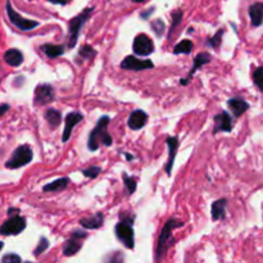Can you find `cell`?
I'll return each instance as SVG.
<instances>
[{
	"label": "cell",
	"mask_w": 263,
	"mask_h": 263,
	"mask_svg": "<svg viewBox=\"0 0 263 263\" xmlns=\"http://www.w3.org/2000/svg\"><path fill=\"white\" fill-rule=\"evenodd\" d=\"M13 213H15V215H18L19 213V210H17V208H9L8 210V215H12Z\"/></svg>",
	"instance_id": "obj_38"
},
{
	"label": "cell",
	"mask_w": 263,
	"mask_h": 263,
	"mask_svg": "<svg viewBox=\"0 0 263 263\" xmlns=\"http://www.w3.org/2000/svg\"><path fill=\"white\" fill-rule=\"evenodd\" d=\"M103 224H104V215L100 212L80 220L81 226L87 229V230H96V229L102 228Z\"/></svg>",
	"instance_id": "obj_18"
},
{
	"label": "cell",
	"mask_w": 263,
	"mask_h": 263,
	"mask_svg": "<svg viewBox=\"0 0 263 263\" xmlns=\"http://www.w3.org/2000/svg\"><path fill=\"white\" fill-rule=\"evenodd\" d=\"M3 247H4V243L3 242H0V251L3 249Z\"/></svg>",
	"instance_id": "obj_42"
},
{
	"label": "cell",
	"mask_w": 263,
	"mask_h": 263,
	"mask_svg": "<svg viewBox=\"0 0 263 263\" xmlns=\"http://www.w3.org/2000/svg\"><path fill=\"white\" fill-rule=\"evenodd\" d=\"M123 154H125V157L127 158V161H132V159H134V157H132L131 154H127V153H123Z\"/></svg>",
	"instance_id": "obj_40"
},
{
	"label": "cell",
	"mask_w": 263,
	"mask_h": 263,
	"mask_svg": "<svg viewBox=\"0 0 263 263\" xmlns=\"http://www.w3.org/2000/svg\"><path fill=\"white\" fill-rule=\"evenodd\" d=\"M121 68L127 71H144V69L154 68L152 60H140L134 55H127L121 63Z\"/></svg>",
	"instance_id": "obj_11"
},
{
	"label": "cell",
	"mask_w": 263,
	"mask_h": 263,
	"mask_svg": "<svg viewBox=\"0 0 263 263\" xmlns=\"http://www.w3.org/2000/svg\"><path fill=\"white\" fill-rule=\"evenodd\" d=\"M135 3H143V1H145V0H134Z\"/></svg>",
	"instance_id": "obj_41"
},
{
	"label": "cell",
	"mask_w": 263,
	"mask_h": 263,
	"mask_svg": "<svg viewBox=\"0 0 263 263\" xmlns=\"http://www.w3.org/2000/svg\"><path fill=\"white\" fill-rule=\"evenodd\" d=\"M253 82L260 89V91H263V66L257 67L255 69V72H253Z\"/></svg>",
	"instance_id": "obj_29"
},
{
	"label": "cell",
	"mask_w": 263,
	"mask_h": 263,
	"mask_svg": "<svg viewBox=\"0 0 263 263\" xmlns=\"http://www.w3.org/2000/svg\"><path fill=\"white\" fill-rule=\"evenodd\" d=\"M183 17H184L183 10H175V12L172 13V24H171L168 37H171L172 32H174V31L177 28V26H179V24L181 23V21H183Z\"/></svg>",
	"instance_id": "obj_28"
},
{
	"label": "cell",
	"mask_w": 263,
	"mask_h": 263,
	"mask_svg": "<svg viewBox=\"0 0 263 263\" xmlns=\"http://www.w3.org/2000/svg\"><path fill=\"white\" fill-rule=\"evenodd\" d=\"M228 107L230 108L231 113L235 118H239L240 116L246 113L249 109V103L246 102L243 98H230L228 100Z\"/></svg>",
	"instance_id": "obj_17"
},
{
	"label": "cell",
	"mask_w": 263,
	"mask_h": 263,
	"mask_svg": "<svg viewBox=\"0 0 263 263\" xmlns=\"http://www.w3.org/2000/svg\"><path fill=\"white\" fill-rule=\"evenodd\" d=\"M153 12V8L152 9H149V10H148V12H145V13H143V18H148V15H149V13H152Z\"/></svg>",
	"instance_id": "obj_39"
},
{
	"label": "cell",
	"mask_w": 263,
	"mask_h": 263,
	"mask_svg": "<svg viewBox=\"0 0 263 263\" xmlns=\"http://www.w3.org/2000/svg\"><path fill=\"white\" fill-rule=\"evenodd\" d=\"M93 10H94L93 6H91V8L84 9L80 14L73 17L71 21H69V23H68V48L69 49L75 48L76 46L81 30H82L84 24L86 23V21L90 18V15H91Z\"/></svg>",
	"instance_id": "obj_4"
},
{
	"label": "cell",
	"mask_w": 263,
	"mask_h": 263,
	"mask_svg": "<svg viewBox=\"0 0 263 263\" xmlns=\"http://www.w3.org/2000/svg\"><path fill=\"white\" fill-rule=\"evenodd\" d=\"M26 229V220L21 216H12L0 226V235L4 237H14L21 234Z\"/></svg>",
	"instance_id": "obj_8"
},
{
	"label": "cell",
	"mask_w": 263,
	"mask_h": 263,
	"mask_svg": "<svg viewBox=\"0 0 263 263\" xmlns=\"http://www.w3.org/2000/svg\"><path fill=\"white\" fill-rule=\"evenodd\" d=\"M41 50L46 57L54 59V58H58L64 54V46L57 44H44L41 46Z\"/></svg>",
	"instance_id": "obj_24"
},
{
	"label": "cell",
	"mask_w": 263,
	"mask_h": 263,
	"mask_svg": "<svg viewBox=\"0 0 263 263\" xmlns=\"http://www.w3.org/2000/svg\"><path fill=\"white\" fill-rule=\"evenodd\" d=\"M4 60L10 67H19L23 63V54L18 49H9L4 53Z\"/></svg>",
	"instance_id": "obj_22"
},
{
	"label": "cell",
	"mask_w": 263,
	"mask_h": 263,
	"mask_svg": "<svg viewBox=\"0 0 263 263\" xmlns=\"http://www.w3.org/2000/svg\"><path fill=\"white\" fill-rule=\"evenodd\" d=\"M87 238L86 231L82 230H73L69 237L68 240L64 242L63 244V255L67 257H72L76 253H78L81 248H82V242Z\"/></svg>",
	"instance_id": "obj_6"
},
{
	"label": "cell",
	"mask_w": 263,
	"mask_h": 263,
	"mask_svg": "<svg viewBox=\"0 0 263 263\" xmlns=\"http://www.w3.org/2000/svg\"><path fill=\"white\" fill-rule=\"evenodd\" d=\"M215 121V127H213L212 134L216 135L219 132H231L233 131V117L229 114V112H221L213 117Z\"/></svg>",
	"instance_id": "obj_12"
},
{
	"label": "cell",
	"mask_w": 263,
	"mask_h": 263,
	"mask_svg": "<svg viewBox=\"0 0 263 263\" xmlns=\"http://www.w3.org/2000/svg\"><path fill=\"white\" fill-rule=\"evenodd\" d=\"M55 98L54 94V87L49 84H40L36 86L35 93H33V104L35 105H45L51 103Z\"/></svg>",
	"instance_id": "obj_9"
},
{
	"label": "cell",
	"mask_w": 263,
	"mask_h": 263,
	"mask_svg": "<svg viewBox=\"0 0 263 263\" xmlns=\"http://www.w3.org/2000/svg\"><path fill=\"white\" fill-rule=\"evenodd\" d=\"M84 120V116L80 112H71V113L67 114L66 121H64V130H63L62 135V141L63 143H67L71 138L72 131L75 129V126H77L81 121Z\"/></svg>",
	"instance_id": "obj_14"
},
{
	"label": "cell",
	"mask_w": 263,
	"mask_h": 263,
	"mask_svg": "<svg viewBox=\"0 0 263 263\" xmlns=\"http://www.w3.org/2000/svg\"><path fill=\"white\" fill-rule=\"evenodd\" d=\"M45 120L48 122V125L50 126V129H57L58 126L62 122V112L54 108H49L48 111L45 112L44 114Z\"/></svg>",
	"instance_id": "obj_23"
},
{
	"label": "cell",
	"mask_w": 263,
	"mask_h": 263,
	"mask_svg": "<svg viewBox=\"0 0 263 263\" xmlns=\"http://www.w3.org/2000/svg\"><path fill=\"white\" fill-rule=\"evenodd\" d=\"M104 263H123V255L121 252H113L105 257Z\"/></svg>",
	"instance_id": "obj_33"
},
{
	"label": "cell",
	"mask_w": 263,
	"mask_h": 263,
	"mask_svg": "<svg viewBox=\"0 0 263 263\" xmlns=\"http://www.w3.org/2000/svg\"><path fill=\"white\" fill-rule=\"evenodd\" d=\"M5 8H6V14H8L9 21L12 22V24H14L18 30L31 31V30H33V28H36V27L39 26V22L32 21V19H27V18L22 17L21 14H18L14 9H13L12 4H10V1H9V0L6 1Z\"/></svg>",
	"instance_id": "obj_7"
},
{
	"label": "cell",
	"mask_w": 263,
	"mask_h": 263,
	"mask_svg": "<svg viewBox=\"0 0 263 263\" xmlns=\"http://www.w3.org/2000/svg\"><path fill=\"white\" fill-rule=\"evenodd\" d=\"M224 33H225L224 30L217 31V32H216V35L208 40V46H211V48H213V49H219L220 45H221L222 35H224Z\"/></svg>",
	"instance_id": "obj_32"
},
{
	"label": "cell",
	"mask_w": 263,
	"mask_h": 263,
	"mask_svg": "<svg viewBox=\"0 0 263 263\" xmlns=\"http://www.w3.org/2000/svg\"><path fill=\"white\" fill-rule=\"evenodd\" d=\"M134 221L135 215L122 212L120 213V222H117L116 228H114L117 239L120 240L127 249H134L135 247V233L134 228H132Z\"/></svg>",
	"instance_id": "obj_3"
},
{
	"label": "cell",
	"mask_w": 263,
	"mask_h": 263,
	"mask_svg": "<svg viewBox=\"0 0 263 263\" xmlns=\"http://www.w3.org/2000/svg\"><path fill=\"white\" fill-rule=\"evenodd\" d=\"M152 28L153 31L156 32V35L158 36V37H161V36L163 35V32H165V23H163V21H161V19H156V21L152 22Z\"/></svg>",
	"instance_id": "obj_34"
},
{
	"label": "cell",
	"mask_w": 263,
	"mask_h": 263,
	"mask_svg": "<svg viewBox=\"0 0 263 263\" xmlns=\"http://www.w3.org/2000/svg\"><path fill=\"white\" fill-rule=\"evenodd\" d=\"M9 111V105L8 104H0V116L5 114Z\"/></svg>",
	"instance_id": "obj_37"
},
{
	"label": "cell",
	"mask_w": 263,
	"mask_h": 263,
	"mask_svg": "<svg viewBox=\"0 0 263 263\" xmlns=\"http://www.w3.org/2000/svg\"><path fill=\"white\" fill-rule=\"evenodd\" d=\"M33 158V152L32 148L27 144L23 145H19L14 152L12 153L10 158L6 161L5 167L9 170H17V168H21L27 166L28 163H31Z\"/></svg>",
	"instance_id": "obj_5"
},
{
	"label": "cell",
	"mask_w": 263,
	"mask_h": 263,
	"mask_svg": "<svg viewBox=\"0 0 263 263\" xmlns=\"http://www.w3.org/2000/svg\"><path fill=\"white\" fill-rule=\"evenodd\" d=\"M48 248H49V240L45 237H41L39 240V244H37V247H36L35 251H33V256L39 257V256L42 255V253H44Z\"/></svg>",
	"instance_id": "obj_31"
},
{
	"label": "cell",
	"mask_w": 263,
	"mask_h": 263,
	"mask_svg": "<svg viewBox=\"0 0 263 263\" xmlns=\"http://www.w3.org/2000/svg\"><path fill=\"white\" fill-rule=\"evenodd\" d=\"M100 172H102V167H99V166H90V167L82 170V175L86 179H96L100 175Z\"/></svg>",
	"instance_id": "obj_30"
},
{
	"label": "cell",
	"mask_w": 263,
	"mask_h": 263,
	"mask_svg": "<svg viewBox=\"0 0 263 263\" xmlns=\"http://www.w3.org/2000/svg\"><path fill=\"white\" fill-rule=\"evenodd\" d=\"M123 179V184L126 186V190H127V194L132 195L135 192H136V188H138V184H136V180L134 177L129 176L127 174H123L122 176Z\"/></svg>",
	"instance_id": "obj_26"
},
{
	"label": "cell",
	"mask_w": 263,
	"mask_h": 263,
	"mask_svg": "<svg viewBox=\"0 0 263 263\" xmlns=\"http://www.w3.org/2000/svg\"><path fill=\"white\" fill-rule=\"evenodd\" d=\"M134 53L140 57H148L154 51V44L150 40V37L145 33H139L134 40V45H132Z\"/></svg>",
	"instance_id": "obj_10"
},
{
	"label": "cell",
	"mask_w": 263,
	"mask_h": 263,
	"mask_svg": "<svg viewBox=\"0 0 263 263\" xmlns=\"http://www.w3.org/2000/svg\"><path fill=\"white\" fill-rule=\"evenodd\" d=\"M71 184V180L68 177H60V179L54 180L50 184H46V185L42 188V192L45 193H59L63 192L64 189L68 188V185Z\"/></svg>",
	"instance_id": "obj_21"
},
{
	"label": "cell",
	"mask_w": 263,
	"mask_h": 263,
	"mask_svg": "<svg viewBox=\"0 0 263 263\" xmlns=\"http://www.w3.org/2000/svg\"><path fill=\"white\" fill-rule=\"evenodd\" d=\"M193 42L190 40H183V41H180L179 44L175 46L174 53L175 54H190L193 50Z\"/></svg>",
	"instance_id": "obj_25"
},
{
	"label": "cell",
	"mask_w": 263,
	"mask_h": 263,
	"mask_svg": "<svg viewBox=\"0 0 263 263\" xmlns=\"http://www.w3.org/2000/svg\"><path fill=\"white\" fill-rule=\"evenodd\" d=\"M226 207H228V199L226 198H221L219 201L213 202L212 207H211V215H212L213 221H220V220L225 219Z\"/></svg>",
	"instance_id": "obj_19"
},
{
	"label": "cell",
	"mask_w": 263,
	"mask_h": 263,
	"mask_svg": "<svg viewBox=\"0 0 263 263\" xmlns=\"http://www.w3.org/2000/svg\"><path fill=\"white\" fill-rule=\"evenodd\" d=\"M211 60H212V55H211L210 53H199L198 54L197 57L194 58V64H193L192 69L189 71L188 77L181 78V81H180V85L186 86V85L190 84V81H192L193 76L195 75V72L201 68V67H203V66H206V64H208V63H211Z\"/></svg>",
	"instance_id": "obj_13"
},
{
	"label": "cell",
	"mask_w": 263,
	"mask_h": 263,
	"mask_svg": "<svg viewBox=\"0 0 263 263\" xmlns=\"http://www.w3.org/2000/svg\"><path fill=\"white\" fill-rule=\"evenodd\" d=\"M95 54L96 51L94 50L93 46H90V45H84V46H81L80 50H78V55L85 60H91L95 57Z\"/></svg>",
	"instance_id": "obj_27"
},
{
	"label": "cell",
	"mask_w": 263,
	"mask_h": 263,
	"mask_svg": "<svg viewBox=\"0 0 263 263\" xmlns=\"http://www.w3.org/2000/svg\"><path fill=\"white\" fill-rule=\"evenodd\" d=\"M148 122V114L145 113L141 109H136V111L131 112L129 117V121H127V125L131 130L134 131H138V130L143 129L144 126L147 125Z\"/></svg>",
	"instance_id": "obj_16"
},
{
	"label": "cell",
	"mask_w": 263,
	"mask_h": 263,
	"mask_svg": "<svg viewBox=\"0 0 263 263\" xmlns=\"http://www.w3.org/2000/svg\"><path fill=\"white\" fill-rule=\"evenodd\" d=\"M166 143H167V148H168V159H167V163H166L165 171L168 176H171V175H172V168H174L175 159H176L177 156V149H179V145H180L179 138H177V136H168Z\"/></svg>",
	"instance_id": "obj_15"
},
{
	"label": "cell",
	"mask_w": 263,
	"mask_h": 263,
	"mask_svg": "<svg viewBox=\"0 0 263 263\" xmlns=\"http://www.w3.org/2000/svg\"><path fill=\"white\" fill-rule=\"evenodd\" d=\"M184 222L180 221L177 219H170L165 224L163 229H162L161 234H159L158 238V243H157V249H156V261L157 262H161L166 258V255H167L168 248L172 244V234H174V230L176 229L183 228Z\"/></svg>",
	"instance_id": "obj_2"
},
{
	"label": "cell",
	"mask_w": 263,
	"mask_h": 263,
	"mask_svg": "<svg viewBox=\"0 0 263 263\" xmlns=\"http://www.w3.org/2000/svg\"><path fill=\"white\" fill-rule=\"evenodd\" d=\"M249 17H251L252 26L260 27L263 24V3L258 1V3L252 4L249 6Z\"/></svg>",
	"instance_id": "obj_20"
},
{
	"label": "cell",
	"mask_w": 263,
	"mask_h": 263,
	"mask_svg": "<svg viewBox=\"0 0 263 263\" xmlns=\"http://www.w3.org/2000/svg\"><path fill=\"white\" fill-rule=\"evenodd\" d=\"M1 263H22L21 257L15 253H8L3 257L1 260Z\"/></svg>",
	"instance_id": "obj_35"
},
{
	"label": "cell",
	"mask_w": 263,
	"mask_h": 263,
	"mask_svg": "<svg viewBox=\"0 0 263 263\" xmlns=\"http://www.w3.org/2000/svg\"><path fill=\"white\" fill-rule=\"evenodd\" d=\"M50 3L53 4H58V5H66L68 1H71V0H49Z\"/></svg>",
	"instance_id": "obj_36"
},
{
	"label": "cell",
	"mask_w": 263,
	"mask_h": 263,
	"mask_svg": "<svg viewBox=\"0 0 263 263\" xmlns=\"http://www.w3.org/2000/svg\"><path fill=\"white\" fill-rule=\"evenodd\" d=\"M111 122V118L108 116H102L98 120V123L90 132L89 139H87V148L91 152H96L100 145L104 147H111L113 143V139L108 134V125Z\"/></svg>",
	"instance_id": "obj_1"
}]
</instances>
